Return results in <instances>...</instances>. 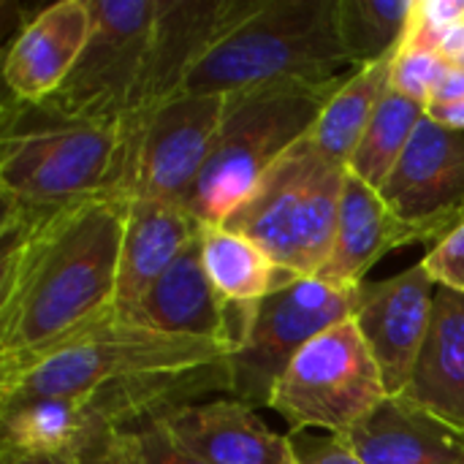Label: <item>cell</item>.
I'll list each match as a JSON object with an SVG mask.
<instances>
[{"instance_id": "6da1fadb", "label": "cell", "mask_w": 464, "mask_h": 464, "mask_svg": "<svg viewBox=\"0 0 464 464\" xmlns=\"http://www.w3.org/2000/svg\"><path fill=\"white\" fill-rule=\"evenodd\" d=\"M128 198L0 226V383L114 318Z\"/></svg>"}, {"instance_id": "7a4b0ae2", "label": "cell", "mask_w": 464, "mask_h": 464, "mask_svg": "<svg viewBox=\"0 0 464 464\" xmlns=\"http://www.w3.org/2000/svg\"><path fill=\"white\" fill-rule=\"evenodd\" d=\"M231 348L106 321L0 383V400L60 397L82 402L95 424L122 427L228 392Z\"/></svg>"}, {"instance_id": "3957f363", "label": "cell", "mask_w": 464, "mask_h": 464, "mask_svg": "<svg viewBox=\"0 0 464 464\" xmlns=\"http://www.w3.org/2000/svg\"><path fill=\"white\" fill-rule=\"evenodd\" d=\"M128 160L120 122L71 120L14 95L0 133V226L38 223L68 207L122 196Z\"/></svg>"}, {"instance_id": "277c9868", "label": "cell", "mask_w": 464, "mask_h": 464, "mask_svg": "<svg viewBox=\"0 0 464 464\" xmlns=\"http://www.w3.org/2000/svg\"><path fill=\"white\" fill-rule=\"evenodd\" d=\"M356 65L337 33V0H258L193 68L185 92L231 95L277 82H332Z\"/></svg>"}, {"instance_id": "5b68a950", "label": "cell", "mask_w": 464, "mask_h": 464, "mask_svg": "<svg viewBox=\"0 0 464 464\" xmlns=\"http://www.w3.org/2000/svg\"><path fill=\"white\" fill-rule=\"evenodd\" d=\"M345 79L348 73L332 82H277L226 95L223 122L188 209L204 226H220L261 177L310 136Z\"/></svg>"}, {"instance_id": "8992f818", "label": "cell", "mask_w": 464, "mask_h": 464, "mask_svg": "<svg viewBox=\"0 0 464 464\" xmlns=\"http://www.w3.org/2000/svg\"><path fill=\"white\" fill-rule=\"evenodd\" d=\"M345 179L348 169L304 136L220 226L256 242L277 266L318 277L334 247Z\"/></svg>"}, {"instance_id": "52a82bcc", "label": "cell", "mask_w": 464, "mask_h": 464, "mask_svg": "<svg viewBox=\"0 0 464 464\" xmlns=\"http://www.w3.org/2000/svg\"><path fill=\"white\" fill-rule=\"evenodd\" d=\"M389 397L383 375L353 318L307 343L277 381L269 408L291 432L326 430L345 438Z\"/></svg>"}, {"instance_id": "ba28073f", "label": "cell", "mask_w": 464, "mask_h": 464, "mask_svg": "<svg viewBox=\"0 0 464 464\" xmlns=\"http://www.w3.org/2000/svg\"><path fill=\"white\" fill-rule=\"evenodd\" d=\"M359 288H337L318 277L269 294L253 307L242 345L228 356L231 400L250 408H269L272 392L294 356L332 326L351 321Z\"/></svg>"}, {"instance_id": "9c48e42d", "label": "cell", "mask_w": 464, "mask_h": 464, "mask_svg": "<svg viewBox=\"0 0 464 464\" xmlns=\"http://www.w3.org/2000/svg\"><path fill=\"white\" fill-rule=\"evenodd\" d=\"M90 41L44 106L71 120L122 122L144 71L158 0H90Z\"/></svg>"}, {"instance_id": "30bf717a", "label": "cell", "mask_w": 464, "mask_h": 464, "mask_svg": "<svg viewBox=\"0 0 464 464\" xmlns=\"http://www.w3.org/2000/svg\"><path fill=\"white\" fill-rule=\"evenodd\" d=\"M258 0H158L150 52L130 106L120 122L125 160L130 174V152L150 114L185 92V84L207 54V49L237 22H242ZM128 193V182H125Z\"/></svg>"}, {"instance_id": "8fae6325", "label": "cell", "mask_w": 464, "mask_h": 464, "mask_svg": "<svg viewBox=\"0 0 464 464\" xmlns=\"http://www.w3.org/2000/svg\"><path fill=\"white\" fill-rule=\"evenodd\" d=\"M223 111L226 95L212 92H179L160 103L130 152L128 198L147 196L188 209Z\"/></svg>"}, {"instance_id": "7c38bea8", "label": "cell", "mask_w": 464, "mask_h": 464, "mask_svg": "<svg viewBox=\"0 0 464 464\" xmlns=\"http://www.w3.org/2000/svg\"><path fill=\"white\" fill-rule=\"evenodd\" d=\"M381 196L432 247L443 242L464 223V133L424 117Z\"/></svg>"}, {"instance_id": "4fadbf2b", "label": "cell", "mask_w": 464, "mask_h": 464, "mask_svg": "<svg viewBox=\"0 0 464 464\" xmlns=\"http://www.w3.org/2000/svg\"><path fill=\"white\" fill-rule=\"evenodd\" d=\"M435 291L438 283L424 261L359 288L353 324L383 375L389 397H400L413 378L432 321Z\"/></svg>"}, {"instance_id": "5bb4252c", "label": "cell", "mask_w": 464, "mask_h": 464, "mask_svg": "<svg viewBox=\"0 0 464 464\" xmlns=\"http://www.w3.org/2000/svg\"><path fill=\"white\" fill-rule=\"evenodd\" d=\"M253 307L256 304H228L220 299L207 275L198 237L122 321L171 337L223 343L234 353L247 334Z\"/></svg>"}, {"instance_id": "9a60e30c", "label": "cell", "mask_w": 464, "mask_h": 464, "mask_svg": "<svg viewBox=\"0 0 464 464\" xmlns=\"http://www.w3.org/2000/svg\"><path fill=\"white\" fill-rule=\"evenodd\" d=\"M92 33L90 0H60L38 11L11 41L3 76L8 95L44 103L76 68Z\"/></svg>"}, {"instance_id": "2e32d148", "label": "cell", "mask_w": 464, "mask_h": 464, "mask_svg": "<svg viewBox=\"0 0 464 464\" xmlns=\"http://www.w3.org/2000/svg\"><path fill=\"white\" fill-rule=\"evenodd\" d=\"M405 245H430L424 231L402 220L381 196L359 177L348 171L334 247L326 266L318 272V280L356 291L364 285L367 272L389 253Z\"/></svg>"}, {"instance_id": "e0dca14e", "label": "cell", "mask_w": 464, "mask_h": 464, "mask_svg": "<svg viewBox=\"0 0 464 464\" xmlns=\"http://www.w3.org/2000/svg\"><path fill=\"white\" fill-rule=\"evenodd\" d=\"M166 430L212 464H294L291 435H277L239 400L188 402L160 416Z\"/></svg>"}, {"instance_id": "ac0fdd59", "label": "cell", "mask_w": 464, "mask_h": 464, "mask_svg": "<svg viewBox=\"0 0 464 464\" xmlns=\"http://www.w3.org/2000/svg\"><path fill=\"white\" fill-rule=\"evenodd\" d=\"M201 231L204 223L185 207L147 196L128 198L114 299L117 321H122L141 302L155 280L182 256L193 239L201 237Z\"/></svg>"}, {"instance_id": "d6986e66", "label": "cell", "mask_w": 464, "mask_h": 464, "mask_svg": "<svg viewBox=\"0 0 464 464\" xmlns=\"http://www.w3.org/2000/svg\"><path fill=\"white\" fill-rule=\"evenodd\" d=\"M343 440L364 464H464L462 430L405 397H386Z\"/></svg>"}, {"instance_id": "ffe728a7", "label": "cell", "mask_w": 464, "mask_h": 464, "mask_svg": "<svg viewBox=\"0 0 464 464\" xmlns=\"http://www.w3.org/2000/svg\"><path fill=\"white\" fill-rule=\"evenodd\" d=\"M464 432V294L438 285L413 378L400 394Z\"/></svg>"}, {"instance_id": "44dd1931", "label": "cell", "mask_w": 464, "mask_h": 464, "mask_svg": "<svg viewBox=\"0 0 464 464\" xmlns=\"http://www.w3.org/2000/svg\"><path fill=\"white\" fill-rule=\"evenodd\" d=\"M394 54L351 71L348 79L334 90V95L329 98L318 122L310 130V141L326 158H332L334 163H340L345 169H348L370 120L375 117L381 101L392 90Z\"/></svg>"}, {"instance_id": "7402d4cb", "label": "cell", "mask_w": 464, "mask_h": 464, "mask_svg": "<svg viewBox=\"0 0 464 464\" xmlns=\"http://www.w3.org/2000/svg\"><path fill=\"white\" fill-rule=\"evenodd\" d=\"M201 256L215 291L228 304H258L299 280V275L277 266L256 242L223 226H204Z\"/></svg>"}, {"instance_id": "603a6c76", "label": "cell", "mask_w": 464, "mask_h": 464, "mask_svg": "<svg viewBox=\"0 0 464 464\" xmlns=\"http://www.w3.org/2000/svg\"><path fill=\"white\" fill-rule=\"evenodd\" d=\"M92 427L87 408L73 400H0V451L76 454Z\"/></svg>"}, {"instance_id": "cb8c5ba5", "label": "cell", "mask_w": 464, "mask_h": 464, "mask_svg": "<svg viewBox=\"0 0 464 464\" xmlns=\"http://www.w3.org/2000/svg\"><path fill=\"white\" fill-rule=\"evenodd\" d=\"M427 117V106L419 101H411L394 90L386 92L381 101L375 117L370 120L348 171L367 182L370 188L381 190L383 182L392 177L394 166L400 163L402 152L408 150L419 122Z\"/></svg>"}, {"instance_id": "d4e9b609", "label": "cell", "mask_w": 464, "mask_h": 464, "mask_svg": "<svg viewBox=\"0 0 464 464\" xmlns=\"http://www.w3.org/2000/svg\"><path fill=\"white\" fill-rule=\"evenodd\" d=\"M413 0H337V33L356 68L394 54L408 33Z\"/></svg>"}, {"instance_id": "484cf974", "label": "cell", "mask_w": 464, "mask_h": 464, "mask_svg": "<svg viewBox=\"0 0 464 464\" xmlns=\"http://www.w3.org/2000/svg\"><path fill=\"white\" fill-rule=\"evenodd\" d=\"M451 65L446 63V57L435 49H424V46H411L402 44L394 54V68H392V90L419 101L424 106H430L435 90L440 87L446 71Z\"/></svg>"}, {"instance_id": "4316f807", "label": "cell", "mask_w": 464, "mask_h": 464, "mask_svg": "<svg viewBox=\"0 0 464 464\" xmlns=\"http://www.w3.org/2000/svg\"><path fill=\"white\" fill-rule=\"evenodd\" d=\"M464 22V0H413L402 44L440 52L443 38Z\"/></svg>"}, {"instance_id": "83f0119b", "label": "cell", "mask_w": 464, "mask_h": 464, "mask_svg": "<svg viewBox=\"0 0 464 464\" xmlns=\"http://www.w3.org/2000/svg\"><path fill=\"white\" fill-rule=\"evenodd\" d=\"M128 430H130V435L141 451V459L147 464H212L204 457L193 454L188 446H182L166 430L160 416H147V419L130 424Z\"/></svg>"}, {"instance_id": "f1b7e54d", "label": "cell", "mask_w": 464, "mask_h": 464, "mask_svg": "<svg viewBox=\"0 0 464 464\" xmlns=\"http://www.w3.org/2000/svg\"><path fill=\"white\" fill-rule=\"evenodd\" d=\"M76 464H147L130 430L95 424L76 449Z\"/></svg>"}, {"instance_id": "f546056e", "label": "cell", "mask_w": 464, "mask_h": 464, "mask_svg": "<svg viewBox=\"0 0 464 464\" xmlns=\"http://www.w3.org/2000/svg\"><path fill=\"white\" fill-rule=\"evenodd\" d=\"M424 266L438 285L464 294V223L424 256Z\"/></svg>"}, {"instance_id": "4dcf8cb0", "label": "cell", "mask_w": 464, "mask_h": 464, "mask_svg": "<svg viewBox=\"0 0 464 464\" xmlns=\"http://www.w3.org/2000/svg\"><path fill=\"white\" fill-rule=\"evenodd\" d=\"M291 449L294 464H364L337 435L313 438L304 432H291Z\"/></svg>"}, {"instance_id": "1f68e13d", "label": "cell", "mask_w": 464, "mask_h": 464, "mask_svg": "<svg viewBox=\"0 0 464 464\" xmlns=\"http://www.w3.org/2000/svg\"><path fill=\"white\" fill-rule=\"evenodd\" d=\"M427 117L435 120L438 125L449 128V130H459L464 133V98L454 103H430L427 106Z\"/></svg>"}, {"instance_id": "d6a6232c", "label": "cell", "mask_w": 464, "mask_h": 464, "mask_svg": "<svg viewBox=\"0 0 464 464\" xmlns=\"http://www.w3.org/2000/svg\"><path fill=\"white\" fill-rule=\"evenodd\" d=\"M464 98V65H451L440 82V87L435 90L430 103H454Z\"/></svg>"}, {"instance_id": "836d02e7", "label": "cell", "mask_w": 464, "mask_h": 464, "mask_svg": "<svg viewBox=\"0 0 464 464\" xmlns=\"http://www.w3.org/2000/svg\"><path fill=\"white\" fill-rule=\"evenodd\" d=\"M0 464H76V454H19V451H0Z\"/></svg>"}, {"instance_id": "e575fe53", "label": "cell", "mask_w": 464, "mask_h": 464, "mask_svg": "<svg viewBox=\"0 0 464 464\" xmlns=\"http://www.w3.org/2000/svg\"><path fill=\"white\" fill-rule=\"evenodd\" d=\"M440 54L446 57L449 65H464V22L459 27H454V30L443 38Z\"/></svg>"}]
</instances>
